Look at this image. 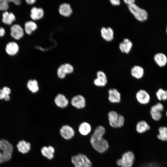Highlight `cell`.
Instances as JSON below:
<instances>
[{
    "label": "cell",
    "mask_w": 167,
    "mask_h": 167,
    "mask_svg": "<svg viewBox=\"0 0 167 167\" xmlns=\"http://www.w3.org/2000/svg\"><path fill=\"white\" fill-rule=\"evenodd\" d=\"M105 133V128L103 126H99L95 130L90 139L92 147L100 153L105 152L109 148L108 142L103 138Z\"/></svg>",
    "instance_id": "6da1fadb"
},
{
    "label": "cell",
    "mask_w": 167,
    "mask_h": 167,
    "mask_svg": "<svg viewBox=\"0 0 167 167\" xmlns=\"http://www.w3.org/2000/svg\"><path fill=\"white\" fill-rule=\"evenodd\" d=\"M108 118L110 126L113 128H121L124 125V117L115 111L111 110L108 112Z\"/></svg>",
    "instance_id": "7a4b0ae2"
},
{
    "label": "cell",
    "mask_w": 167,
    "mask_h": 167,
    "mask_svg": "<svg viewBox=\"0 0 167 167\" xmlns=\"http://www.w3.org/2000/svg\"><path fill=\"white\" fill-rule=\"evenodd\" d=\"M135 159L134 153L131 151H128L124 153L121 158L117 161L116 164L121 167H131Z\"/></svg>",
    "instance_id": "3957f363"
},
{
    "label": "cell",
    "mask_w": 167,
    "mask_h": 167,
    "mask_svg": "<svg viewBox=\"0 0 167 167\" xmlns=\"http://www.w3.org/2000/svg\"><path fill=\"white\" fill-rule=\"evenodd\" d=\"M127 6L129 11L137 20L143 22L147 19L148 14L145 10L140 8L135 3Z\"/></svg>",
    "instance_id": "277c9868"
},
{
    "label": "cell",
    "mask_w": 167,
    "mask_h": 167,
    "mask_svg": "<svg viewBox=\"0 0 167 167\" xmlns=\"http://www.w3.org/2000/svg\"><path fill=\"white\" fill-rule=\"evenodd\" d=\"M71 161L75 167H92V164L85 155L79 153L72 156Z\"/></svg>",
    "instance_id": "5b68a950"
},
{
    "label": "cell",
    "mask_w": 167,
    "mask_h": 167,
    "mask_svg": "<svg viewBox=\"0 0 167 167\" xmlns=\"http://www.w3.org/2000/svg\"><path fill=\"white\" fill-rule=\"evenodd\" d=\"M0 150L3 151L2 153L3 162L9 161L11 157L13 151L12 145L5 139L0 140Z\"/></svg>",
    "instance_id": "8992f818"
},
{
    "label": "cell",
    "mask_w": 167,
    "mask_h": 167,
    "mask_svg": "<svg viewBox=\"0 0 167 167\" xmlns=\"http://www.w3.org/2000/svg\"><path fill=\"white\" fill-rule=\"evenodd\" d=\"M164 109L163 105L160 102L152 106L150 109V113L152 119L155 121H160L162 118V112Z\"/></svg>",
    "instance_id": "52a82bcc"
},
{
    "label": "cell",
    "mask_w": 167,
    "mask_h": 167,
    "mask_svg": "<svg viewBox=\"0 0 167 167\" xmlns=\"http://www.w3.org/2000/svg\"><path fill=\"white\" fill-rule=\"evenodd\" d=\"M135 98L138 102L140 104L145 105L148 104L150 100V96L145 90L141 89L135 94Z\"/></svg>",
    "instance_id": "ba28073f"
},
{
    "label": "cell",
    "mask_w": 167,
    "mask_h": 167,
    "mask_svg": "<svg viewBox=\"0 0 167 167\" xmlns=\"http://www.w3.org/2000/svg\"><path fill=\"white\" fill-rule=\"evenodd\" d=\"M74 71L73 66L69 63H65L61 65L57 71V75L61 79L65 78L66 74L71 73Z\"/></svg>",
    "instance_id": "9c48e42d"
},
{
    "label": "cell",
    "mask_w": 167,
    "mask_h": 167,
    "mask_svg": "<svg viewBox=\"0 0 167 167\" xmlns=\"http://www.w3.org/2000/svg\"><path fill=\"white\" fill-rule=\"evenodd\" d=\"M108 99L112 103H118L121 101V95L120 92L115 88H110L108 91Z\"/></svg>",
    "instance_id": "30bf717a"
},
{
    "label": "cell",
    "mask_w": 167,
    "mask_h": 167,
    "mask_svg": "<svg viewBox=\"0 0 167 167\" xmlns=\"http://www.w3.org/2000/svg\"><path fill=\"white\" fill-rule=\"evenodd\" d=\"M107 82V77L105 73L101 71H97L96 78L93 81L94 84L97 87H103L106 85Z\"/></svg>",
    "instance_id": "8fae6325"
},
{
    "label": "cell",
    "mask_w": 167,
    "mask_h": 167,
    "mask_svg": "<svg viewBox=\"0 0 167 167\" xmlns=\"http://www.w3.org/2000/svg\"><path fill=\"white\" fill-rule=\"evenodd\" d=\"M60 133L62 137L66 140L72 139L74 136V129L68 125H64L60 129Z\"/></svg>",
    "instance_id": "7c38bea8"
},
{
    "label": "cell",
    "mask_w": 167,
    "mask_h": 167,
    "mask_svg": "<svg viewBox=\"0 0 167 167\" xmlns=\"http://www.w3.org/2000/svg\"><path fill=\"white\" fill-rule=\"evenodd\" d=\"M71 104L73 106L77 109H82L86 106L85 99L82 95H76L72 98Z\"/></svg>",
    "instance_id": "4fadbf2b"
},
{
    "label": "cell",
    "mask_w": 167,
    "mask_h": 167,
    "mask_svg": "<svg viewBox=\"0 0 167 167\" xmlns=\"http://www.w3.org/2000/svg\"><path fill=\"white\" fill-rule=\"evenodd\" d=\"M11 36L14 39L19 40L24 35V31L22 28L18 24H15L11 28Z\"/></svg>",
    "instance_id": "5bb4252c"
},
{
    "label": "cell",
    "mask_w": 167,
    "mask_h": 167,
    "mask_svg": "<svg viewBox=\"0 0 167 167\" xmlns=\"http://www.w3.org/2000/svg\"><path fill=\"white\" fill-rule=\"evenodd\" d=\"M55 105L60 108H64L67 106L69 101L66 97L62 94H58L55 97L54 100Z\"/></svg>",
    "instance_id": "9a60e30c"
},
{
    "label": "cell",
    "mask_w": 167,
    "mask_h": 167,
    "mask_svg": "<svg viewBox=\"0 0 167 167\" xmlns=\"http://www.w3.org/2000/svg\"><path fill=\"white\" fill-rule=\"evenodd\" d=\"M101 32L102 37L105 41H110L113 39L114 32L110 27L105 28L103 27L101 29Z\"/></svg>",
    "instance_id": "2e32d148"
},
{
    "label": "cell",
    "mask_w": 167,
    "mask_h": 167,
    "mask_svg": "<svg viewBox=\"0 0 167 167\" xmlns=\"http://www.w3.org/2000/svg\"><path fill=\"white\" fill-rule=\"evenodd\" d=\"M144 70L143 68L139 65H135L131 69V73L133 78L138 79H140L143 76Z\"/></svg>",
    "instance_id": "e0dca14e"
},
{
    "label": "cell",
    "mask_w": 167,
    "mask_h": 167,
    "mask_svg": "<svg viewBox=\"0 0 167 167\" xmlns=\"http://www.w3.org/2000/svg\"><path fill=\"white\" fill-rule=\"evenodd\" d=\"M150 129V126L146 121L144 120L139 121L136 126V131L139 134L145 133Z\"/></svg>",
    "instance_id": "ac0fdd59"
},
{
    "label": "cell",
    "mask_w": 167,
    "mask_h": 167,
    "mask_svg": "<svg viewBox=\"0 0 167 167\" xmlns=\"http://www.w3.org/2000/svg\"><path fill=\"white\" fill-rule=\"evenodd\" d=\"M132 46V42L129 39L125 38L120 43L119 48L122 53L128 54L131 50Z\"/></svg>",
    "instance_id": "d6986e66"
},
{
    "label": "cell",
    "mask_w": 167,
    "mask_h": 167,
    "mask_svg": "<svg viewBox=\"0 0 167 167\" xmlns=\"http://www.w3.org/2000/svg\"><path fill=\"white\" fill-rule=\"evenodd\" d=\"M59 11L61 15L65 17H68L71 14L72 10L69 4L63 3L60 6Z\"/></svg>",
    "instance_id": "ffe728a7"
},
{
    "label": "cell",
    "mask_w": 167,
    "mask_h": 167,
    "mask_svg": "<svg viewBox=\"0 0 167 167\" xmlns=\"http://www.w3.org/2000/svg\"><path fill=\"white\" fill-rule=\"evenodd\" d=\"M30 16L34 20L39 19L42 18L44 15L43 9L41 8L32 7L31 10Z\"/></svg>",
    "instance_id": "44dd1931"
},
{
    "label": "cell",
    "mask_w": 167,
    "mask_h": 167,
    "mask_svg": "<svg viewBox=\"0 0 167 167\" xmlns=\"http://www.w3.org/2000/svg\"><path fill=\"white\" fill-rule=\"evenodd\" d=\"M41 152L44 156L49 160H51L54 158L55 150L51 146H44L41 148Z\"/></svg>",
    "instance_id": "7402d4cb"
},
{
    "label": "cell",
    "mask_w": 167,
    "mask_h": 167,
    "mask_svg": "<svg viewBox=\"0 0 167 167\" xmlns=\"http://www.w3.org/2000/svg\"><path fill=\"white\" fill-rule=\"evenodd\" d=\"M19 49V46L16 43L14 42H11L7 44L6 50L8 54L13 55L17 54Z\"/></svg>",
    "instance_id": "603a6c76"
},
{
    "label": "cell",
    "mask_w": 167,
    "mask_h": 167,
    "mask_svg": "<svg viewBox=\"0 0 167 167\" xmlns=\"http://www.w3.org/2000/svg\"><path fill=\"white\" fill-rule=\"evenodd\" d=\"M19 151L23 154L28 152L30 149V143L24 140L20 141L17 145Z\"/></svg>",
    "instance_id": "cb8c5ba5"
},
{
    "label": "cell",
    "mask_w": 167,
    "mask_h": 167,
    "mask_svg": "<svg viewBox=\"0 0 167 167\" xmlns=\"http://www.w3.org/2000/svg\"><path fill=\"white\" fill-rule=\"evenodd\" d=\"M79 133L83 135H87L91 132L92 127L91 125L87 122L81 123L79 127Z\"/></svg>",
    "instance_id": "d4e9b609"
},
{
    "label": "cell",
    "mask_w": 167,
    "mask_h": 167,
    "mask_svg": "<svg viewBox=\"0 0 167 167\" xmlns=\"http://www.w3.org/2000/svg\"><path fill=\"white\" fill-rule=\"evenodd\" d=\"M156 63L160 67L165 66L167 62V58L165 55L162 53H158L154 56Z\"/></svg>",
    "instance_id": "484cf974"
},
{
    "label": "cell",
    "mask_w": 167,
    "mask_h": 167,
    "mask_svg": "<svg viewBox=\"0 0 167 167\" xmlns=\"http://www.w3.org/2000/svg\"><path fill=\"white\" fill-rule=\"evenodd\" d=\"M15 16L12 12L5 11L2 14V22L6 24H11L12 22L15 21Z\"/></svg>",
    "instance_id": "4316f807"
},
{
    "label": "cell",
    "mask_w": 167,
    "mask_h": 167,
    "mask_svg": "<svg viewBox=\"0 0 167 167\" xmlns=\"http://www.w3.org/2000/svg\"><path fill=\"white\" fill-rule=\"evenodd\" d=\"M158 131L159 133L157 136V138L161 141H167V127L160 126Z\"/></svg>",
    "instance_id": "83f0119b"
},
{
    "label": "cell",
    "mask_w": 167,
    "mask_h": 167,
    "mask_svg": "<svg viewBox=\"0 0 167 167\" xmlns=\"http://www.w3.org/2000/svg\"><path fill=\"white\" fill-rule=\"evenodd\" d=\"M28 89L33 93L37 92L39 90V87L37 81L35 79H30L27 83Z\"/></svg>",
    "instance_id": "f1b7e54d"
},
{
    "label": "cell",
    "mask_w": 167,
    "mask_h": 167,
    "mask_svg": "<svg viewBox=\"0 0 167 167\" xmlns=\"http://www.w3.org/2000/svg\"><path fill=\"white\" fill-rule=\"evenodd\" d=\"M37 26L36 23L32 21L27 22L25 24V30L27 34L30 35L36 29Z\"/></svg>",
    "instance_id": "f546056e"
},
{
    "label": "cell",
    "mask_w": 167,
    "mask_h": 167,
    "mask_svg": "<svg viewBox=\"0 0 167 167\" xmlns=\"http://www.w3.org/2000/svg\"><path fill=\"white\" fill-rule=\"evenodd\" d=\"M156 96L159 101H165L167 100V90L159 88L156 92Z\"/></svg>",
    "instance_id": "4dcf8cb0"
},
{
    "label": "cell",
    "mask_w": 167,
    "mask_h": 167,
    "mask_svg": "<svg viewBox=\"0 0 167 167\" xmlns=\"http://www.w3.org/2000/svg\"><path fill=\"white\" fill-rule=\"evenodd\" d=\"M140 167H164L161 164L156 161L147 162L142 164Z\"/></svg>",
    "instance_id": "1f68e13d"
},
{
    "label": "cell",
    "mask_w": 167,
    "mask_h": 167,
    "mask_svg": "<svg viewBox=\"0 0 167 167\" xmlns=\"http://www.w3.org/2000/svg\"><path fill=\"white\" fill-rule=\"evenodd\" d=\"M8 0H0V10H6L8 8Z\"/></svg>",
    "instance_id": "d6a6232c"
},
{
    "label": "cell",
    "mask_w": 167,
    "mask_h": 167,
    "mask_svg": "<svg viewBox=\"0 0 167 167\" xmlns=\"http://www.w3.org/2000/svg\"><path fill=\"white\" fill-rule=\"evenodd\" d=\"M2 90L5 95H9L11 93V90L8 87H4L3 88Z\"/></svg>",
    "instance_id": "836d02e7"
},
{
    "label": "cell",
    "mask_w": 167,
    "mask_h": 167,
    "mask_svg": "<svg viewBox=\"0 0 167 167\" xmlns=\"http://www.w3.org/2000/svg\"><path fill=\"white\" fill-rule=\"evenodd\" d=\"M111 3L113 6L119 5L120 4V1L119 0H110Z\"/></svg>",
    "instance_id": "e575fe53"
},
{
    "label": "cell",
    "mask_w": 167,
    "mask_h": 167,
    "mask_svg": "<svg viewBox=\"0 0 167 167\" xmlns=\"http://www.w3.org/2000/svg\"><path fill=\"white\" fill-rule=\"evenodd\" d=\"M123 1L128 5H129L134 3L135 1V0H124Z\"/></svg>",
    "instance_id": "d590c367"
},
{
    "label": "cell",
    "mask_w": 167,
    "mask_h": 167,
    "mask_svg": "<svg viewBox=\"0 0 167 167\" xmlns=\"http://www.w3.org/2000/svg\"><path fill=\"white\" fill-rule=\"evenodd\" d=\"M6 95L3 92L2 89H0V99H4Z\"/></svg>",
    "instance_id": "8d00e7d4"
},
{
    "label": "cell",
    "mask_w": 167,
    "mask_h": 167,
    "mask_svg": "<svg viewBox=\"0 0 167 167\" xmlns=\"http://www.w3.org/2000/svg\"><path fill=\"white\" fill-rule=\"evenodd\" d=\"M5 33V30L3 27H0V37L3 36Z\"/></svg>",
    "instance_id": "74e56055"
},
{
    "label": "cell",
    "mask_w": 167,
    "mask_h": 167,
    "mask_svg": "<svg viewBox=\"0 0 167 167\" xmlns=\"http://www.w3.org/2000/svg\"><path fill=\"white\" fill-rule=\"evenodd\" d=\"M8 1L9 2H13L17 5H19L20 3V0H8Z\"/></svg>",
    "instance_id": "f35d334b"
},
{
    "label": "cell",
    "mask_w": 167,
    "mask_h": 167,
    "mask_svg": "<svg viewBox=\"0 0 167 167\" xmlns=\"http://www.w3.org/2000/svg\"><path fill=\"white\" fill-rule=\"evenodd\" d=\"M27 3L28 4H31L34 3L36 1L35 0H26Z\"/></svg>",
    "instance_id": "ab89813d"
},
{
    "label": "cell",
    "mask_w": 167,
    "mask_h": 167,
    "mask_svg": "<svg viewBox=\"0 0 167 167\" xmlns=\"http://www.w3.org/2000/svg\"><path fill=\"white\" fill-rule=\"evenodd\" d=\"M4 99L6 101H8L10 99V97L8 95H6Z\"/></svg>",
    "instance_id": "60d3db41"
},
{
    "label": "cell",
    "mask_w": 167,
    "mask_h": 167,
    "mask_svg": "<svg viewBox=\"0 0 167 167\" xmlns=\"http://www.w3.org/2000/svg\"><path fill=\"white\" fill-rule=\"evenodd\" d=\"M3 162V161L2 154L0 150V163H2Z\"/></svg>",
    "instance_id": "b9f144b4"
},
{
    "label": "cell",
    "mask_w": 167,
    "mask_h": 167,
    "mask_svg": "<svg viewBox=\"0 0 167 167\" xmlns=\"http://www.w3.org/2000/svg\"><path fill=\"white\" fill-rule=\"evenodd\" d=\"M166 115L167 117V110L166 111Z\"/></svg>",
    "instance_id": "7bdbcfd3"
},
{
    "label": "cell",
    "mask_w": 167,
    "mask_h": 167,
    "mask_svg": "<svg viewBox=\"0 0 167 167\" xmlns=\"http://www.w3.org/2000/svg\"><path fill=\"white\" fill-rule=\"evenodd\" d=\"M166 32H167V29H166Z\"/></svg>",
    "instance_id": "ee69618b"
}]
</instances>
